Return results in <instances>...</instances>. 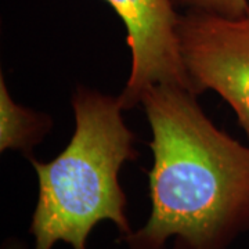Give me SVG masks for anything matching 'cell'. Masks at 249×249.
I'll list each match as a JSON object with an SVG mask.
<instances>
[{
  "mask_svg": "<svg viewBox=\"0 0 249 249\" xmlns=\"http://www.w3.org/2000/svg\"><path fill=\"white\" fill-rule=\"evenodd\" d=\"M178 42L194 93H217L249 139V9L235 19L186 11Z\"/></svg>",
  "mask_w": 249,
  "mask_h": 249,
  "instance_id": "cell-3",
  "label": "cell"
},
{
  "mask_svg": "<svg viewBox=\"0 0 249 249\" xmlns=\"http://www.w3.org/2000/svg\"><path fill=\"white\" fill-rule=\"evenodd\" d=\"M121 17L130 49V73L119 94L124 109L142 103L155 85H176L194 93L180 53V14L172 0H106Z\"/></svg>",
  "mask_w": 249,
  "mask_h": 249,
  "instance_id": "cell-4",
  "label": "cell"
},
{
  "mask_svg": "<svg viewBox=\"0 0 249 249\" xmlns=\"http://www.w3.org/2000/svg\"><path fill=\"white\" fill-rule=\"evenodd\" d=\"M176 7L186 11L205 13L211 16L235 19L244 17L249 9L248 0H172Z\"/></svg>",
  "mask_w": 249,
  "mask_h": 249,
  "instance_id": "cell-6",
  "label": "cell"
},
{
  "mask_svg": "<svg viewBox=\"0 0 249 249\" xmlns=\"http://www.w3.org/2000/svg\"><path fill=\"white\" fill-rule=\"evenodd\" d=\"M72 109L75 132L64 151L46 163L29 158L39 184L29 227L34 249H53L60 241L88 249L90 232L103 220L114 223L121 238L133 232L119 172L137 151L119 96L78 86Z\"/></svg>",
  "mask_w": 249,
  "mask_h": 249,
  "instance_id": "cell-2",
  "label": "cell"
},
{
  "mask_svg": "<svg viewBox=\"0 0 249 249\" xmlns=\"http://www.w3.org/2000/svg\"><path fill=\"white\" fill-rule=\"evenodd\" d=\"M140 106L148 119L151 212L122 240L129 249H230L249 232V147L216 127L196 94L155 85Z\"/></svg>",
  "mask_w": 249,
  "mask_h": 249,
  "instance_id": "cell-1",
  "label": "cell"
},
{
  "mask_svg": "<svg viewBox=\"0 0 249 249\" xmlns=\"http://www.w3.org/2000/svg\"><path fill=\"white\" fill-rule=\"evenodd\" d=\"M53 127L52 116L16 103L0 76V151H19L28 160Z\"/></svg>",
  "mask_w": 249,
  "mask_h": 249,
  "instance_id": "cell-5",
  "label": "cell"
},
{
  "mask_svg": "<svg viewBox=\"0 0 249 249\" xmlns=\"http://www.w3.org/2000/svg\"><path fill=\"white\" fill-rule=\"evenodd\" d=\"M3 249H27L25 245L22 242H19L18 240H14V238H10L4 242L3 245Z\"/></svg>",
  "mask_w": 249,
  "mask_h": 249,
  "instance_id": "cell-7",
  "label": "cell"
}]
</instances>
